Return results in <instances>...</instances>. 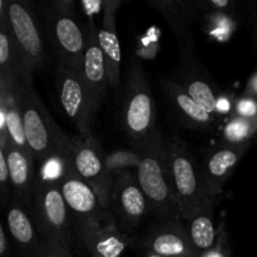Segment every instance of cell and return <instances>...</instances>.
<instances>
[{"label":"cell","mask_w":257,"mask_h":257,"mask_svg":"<svg viewBox=\"0 0 257 257\" xmlns=\"http://www.w3.org/2000/svg\"><path fill=\"white\" fill-rule=\"evenodd\" d=\"M122 122L135 142L152 135L156 128V103L143 68L133 63L127 72Z\"/></svg>","instance_id":"obj_6"},{"label":"cell","mask_w":257,"mask_h":257,"mask_svg":"<svg viewBox=\"0 0 257 257\" xmlns=\"http://www.w3.org/2000/svg\"><path fill=\"white\" fill-rule=\"evenodd\" d=\"M12 197V185H10L9 167H8L7 156L3 150H0V202L3 208H9L13 201Z\"/></svg>","instance_id":"obj_27"},{"label":"cell","mask_w":257,"mask_h":257,"mask_svg":"<svg viewBox=\"0 0 257 257\" xmlns=\"http://www.w3.org/2000/svg\"><path fill=\"white\" fill-rule=\"evenodd\" d=\"M105 156L107 153L94 136L88 138L73 137L70 157L74 172L94 190L103 207L109 211L110 191L114 177L108 171Z\"/></svg>","instance_id":"obj_8"},{"label":"cell","mask_w":257,"mask_h":257,"mask_svg":"<svg viewBox=\"0 0 257 257\" xmlns=\"http://www.w3.org/2000/svg\"><path fill=\"white\" fill-rule=\"evenodd\" d=\"M198 257H226L225 252H223L222 247H221V243H216L215 247H212L211 250L206 251V252L201 253Z\"/></svg>","instance_id":"obj_32"},{"label":"cell","mask_w":257,"mask_h":257,"mask_svg":"<svg viewBox=\"0 0 257 257\" xmlns=\"http://www.w3.org/2000/svg\"><path fill=\"white\" fill-rule=\"evenodd\" d=\"M108 171L114 177L117 173L124 171H137L141 165V156L136 148L133 150H118L105 156Z\"/></svg>","instance_id":"obj_26"},{"label":"cell","mask_w":257,"mask_h":257,"mask_svg":"<svg viewBox=\"0 0 257 257\" xmlns=\"http://www.w3.org/2000/svg\"><path fill=\"white\" fill-rule=\"evenodd\" d=\"M9 29L32 70L45 67V49L34 8L28 2H5Z\"/></svg>","instance_id":"obj_10"},{"label":"cell","mask_w":257,"mask_h":257,"mask_svg":"<svg viewBox=\"0 0 257 257\" xmlns=\"http://www.w3.org/2000/svg\"><path fill=\"white\" fill-rule=\"evenodd\" d=\"M122 5L120 0H104V9L102 14V27L98 28V39L104 58L109 88L117 92L120 77V62L122 50L115 29V14Z\"/></svg>","instance_id":"obj_18"},{"label":"cell","mask_w":257,"mask_h":257,"mask_svg":"<svg viewBox=\"0 0 257 257\" xmlns=\"http://www.w3.org/2000/svg\"><path fill=\"white\" fill-rule=\"evenodd\" d=\"M150 5L166 18L182 47L192 43L191 42L192 39H190V25L200 15L201 3L157 0V2H151Z\"/></svg>","instance_id":"obj_20"},{"label":"cell","mask_w":257,"mask_h":257,"mask_svg":"<svg viewBox=\"0 0 257 257\" xmlns=\"http://www.w3.org/2000/svg\"><path fill=\"white\" fill-rule=\"evenodd\" d=\"M243 95L257 98V72L253 73V74L250 77V79H248Z\"/></svg>","instance_id":"obj_31"},{"label":"cell","mask_w":257,"mask_h":257,"mask_svg":"<svg viewBox=\"0 0 257 257\" xmlns=\"http://www.w3.org/2000/svg\"><path fill=\"white\" fill-rule=\"evenodd\" d=\"M19 100L25 136L35 163L55 151H70L73 137L60 130L33 85L20 87Z\"/></svg>","instance_id":"obj_3"},{"label":"cell","mask_w":257,"mask_h":257,"mask_svg":"<svg viewBox=\"0 0 257 257\" xmlns=\"http://www.w3.org/2000/svg\"><path fill=\"white\" fill-rule=\"evenodd\" d=\"M135 148L141 156L137 177L147 200L148 212L156 222L185 223L171 181L167 146L162 132L156 130L145 140L136 142Z\"/></svg>","instance_id":"obj_1"},{"label":"cell","mask_w":257,"mask_h":257,"mask_svg":"<svg viewBox=\"0 0 257 257\" xmlns=\"http://www.w3.org/2000/svg\"><path fill=\"white\" fill-rule=\"evenodd\" d=\"M0 150L4 151L7 156L13 202L23 206L24 208H30L33 195L37 187L35 160L25 155L22 150L13 146L12 143Z\"/></svg>","instance_id":"obj_17"},{"label":"cell","mask_w":257,"mask_h":257,"mask_svg":"<svg viewBox=\"0 0 257 257\" xmlns=\"http://www.w3.org/2000/svg\"><path fill=\"white\" fill-rule=\"evenodd\" d=\"M109 211L122 232L136 236L143 217L148 212L147 200L138 182L137 171H124L114 176Z\"/></svg>","instance_id":"obj_9"},{"label":"cell","mask_w":257,"mask_h":257,"mask_svg":"<svg viewBox=\"0 0 257 257\" xmlns=\"http://www.w3.org/2000/svg\"><path fill=\"white\" fill-rule=\"evenodd\" d=\"M30 216L42 241L57 240L72 250L75 241L74 223L59 186L37 183Z\"/></svg>","instance_id":"obj_5"},{"label":"cell","mask_w":257,"mask_h":257,"mask_svg":"<svg viewBox=\"0 0 257 257\" xmlns=\"http://www.w3.org/2000/svg\"><path fill=\"white\" fill-rule=\"evenodd\" d=\"M215 200L206 198L197 215L186 223L191 242L198 253H203L216 246V230L213 226Z\"/></svg>","instance_id":"obj_23"},{"label":"cell","mask_w":257,"mask_h":257,"mask_svg":"<svg viewBox=\"0 0 257 257\" xmlns=\"http://www.w3.org/2000/svg\"><path fill=\"white\" fill-rule=\"evenodd\" d=\"M162 85L182 123L187 127L208 128L213 124L215 115L203 109L177 82L165 79L162 80Z\"/></svg>","instance_id":"obj_21"},{"label":"cell","mask_w":257,"mask_h":257,"mask_svg":"<svg viewBox=\"0 0 257 257\" xmlns=\"http://www.w3.org/2000/svg\"><path fill=\"white\" fill-rule=\"evenodd\" d=\"M75 240L92 257H120L128 247H135L137 236L122 232L117 223L73 221Z\"/></svg>","instance_id":"obj_11"},{"label":"cell","mask_w":257,"mask_h":257,"mask_svg":"<svg viewBox=\"0 0 257 257\" xmlns=\"http://www.w3.org/2000/svg\"><path fill=\"white\" fill-rule=\"evenodd\" d=\"M248 146L250 143L240 146L223 145L208 155L201 170L203 192L206 197L215 200L222 192L226 181L232 175Z\"/></svg>","instance_id":"obj_15"},{"label":"cell","mask_w":257,"mask_h":257,"mask_svg":"<svg viewBox=\"0 0 257 257\" xmlns=\"http://www.w3.org/2000/svg\"><path fill=\"white\" fill-rule=\"evenodd\" d=\"M45 30L50 45L63 63L75 72L82 70L85 50V25H82L73 0H55L44 10Z\"/></svg>","instance_id":"obj_2"},{"label":"cell","mask_w":257,"mask_h":257,"mask_svg":"<svg viewBox=\"0 0 257 257\" xmlns=\"http://www.w3.org/2000/svg\"><path fill=\"white\" fill-rule=\"evenodd\" d=\"M82 12L84 13L87 20H94V15L103 14L104 9V0H83L79 3Z\"/></svg>","instance_id":"obj_30"},{"label":"cell","mask_w":257,"mask_h":257,"mask_svg":"<svg viewBox=\"0 0 257 257\" xmlns=\"http://www.w3.org/2000/svg\"><path fill=\"white\" fill-rule=\"evenodd\" d=\"M55 88L59 103L69 122L77 128L79 137L92 135L94 115L98 112L82 74L63 63L55 65Z\"/></svg>","instance_id":"obj_7"},{"label":"cell","mask_w":257,"mask_h":257,"mask_svg":"<svg viewBox=\"0 0 257 257\" xmlns=\"http://www.w3.org/2000/svg\"><path fill=\"white\" fill-rule=\"evenodd\" d=\"M8 235L20 257H40L43 241L27 208L12 202L7 211Z\"/></svg>","instance_id":"obj_19"},{"label":"cell","mask_w":257,"mask_h":257,"mask_svg":"<svg viewBox=\"0 0 257 257\" xmlns=\"http://www.w3.org/2000/svg\"><path fill=\"white\" fill-rule=\"evenodd\" d=\"M166 146L171 181L186 225L197 215L208 197L203 192L201 171L196 168L185 141L176 135L170 136L166 138Z\"/></svg>","instance_id":"obj_4"},{"label":"cell","mask_w":257,"mask_h":257,"mask_svg":"<svg viewBox=\"0 0 257 257\" xmlns=\"http://www.w3.org/2000/svg\"><path fill=\"white\" fill-rule=\"evenodd\" d=\"M135 247L140 248L143 253L165 257L200 256L191 242L185 223H153L143 235L137 236Z\"/></svg>","instance_id":"obj_12"},{"label":"cell","mask_w":257,"mask_h":257,"mask_svg":"<svg viewBox=\"0 0 257 257\" xmlns=\"http://www.w3.org/2000/svg\"><path fill=\"white\" fill-rule=\"evenodd\" d=\"M256 133L257 118L256 119H247V118L232 117L223 128L225 145H247Z\"/></svg>","instance_id":"obj_25"},{"label":"cell","mask_w":257,"mask_h":257,"mask_svg":"<svg viewBox=\"0 0 257 257\" xmlns=\"http://www.w3.org/2000/svg\"><path fill=\"white\" fill-rule=\"evenodd\" d=\"M233 117L256 119L257 118V98L242 95L233 105Z\"/></svg>","instance_id":"obj_28"},{"label":"cell","mask_w":257,"mask_h":257,"mask_svg":"<svg viewBox=\"0 0 257 257\" xmlns=\"http://www.w3.org/2000/svg\"><path fill=\"white\" fill-rule=\"evenodd\" d=\"M80 74L92 95L95 108L99 109L109 88V82L94 20H87L85 23V50Z\"/></svg>","instance_id":"obj_14"},{"label":"cell","mask_w":257,"mask_h":257,"mask_svg":"<svg viewBox=\"0 0 257 257\" xmlns=\"http://www.w3.org/2000/svg\"><path fill=\"white\" fill-rule=\"evenodd\" d=\"M182 58L188 63L186 69L181 75V83L178 84L210 114H217V94L211 80L202 74L201 70L195 69L190 62V57L182 53Z\"/></svg>","instance_id":"obj_22"},{"label":"cell","mask_w":257,"mask_h":257,"mask_svg":"<svg viewBox=\"0 0 257 257\" xmlns=\"http://www.w3.org/2000/svg\"><path fill=\"white\" fill-rule=\"evenodd\" d=\"M74 171L70 151H55L39 162L37 170V183L60 185L69 173Z\"/></svg>","instance_id":"obj_24"},{"label":"cell","mask_w":257,"mask_h":257,"mask_svg":"<svg viewBox=\"0 0 257 257\" xmlns=\"http://www.w3.org/2000/svg\"><path fill=\"white\" fill-rule=\"evenodd\" d=\"M143 257H165V256L155 255V253H143Z\"/></svg>","instance_id":"obj_34"},{"label":"cell","mask_w":257,"mask_h":257,"mask_svg":"<svg viewBox=\"0 0 257 257\" xmlns=\"http://www.w3.org/2000/svg\"><path fill=\"white\" fill-rule=\"evenodd\" d=\"M40 257H73L72 250L57 240L43 241Z\"/></svg>","instance_id":"obj_29"},{"label":"cell","mask_w":257,"mask_h":257,"mask_svg":"<svg viewBox=\"0 0 257 257\" xmlns=\"http://www.w3.org/2000/svg\"><path fill=\"white\" fill-rule=\"evenodd\" d=\"M33 70L15 44L9 29L4 0L0 2V80L33 85Z\"/></svg>","instance_id":"obj_16"},{"label":"cell","mask_w":257,"mask_h":257,"mask_svg":"<svg viewBox=\"0 0 257 257\" xmlns=\"http://www.w3.org/2000/svg\"><path fill=\"white\" fill-rule=\"evenodd\" d=\"M73 221L94 223H115L112 212L100 203L99 197L88 183L73 171L59 185Z\"/></svg>","instance_id":"obj_13"},{"label":"cell","mask_w":257,"mask_h":257,"mask_svg":"<svg viewBox=\"0 0 257 257\" xmlns=\"http://www.w3.org/2000/svg\"><path fill=\"white\" fill-rule=\"evenodd\" d=\"M231 103L227 98H217V113H227L231 109Z\"/></svg>","instance_id":"obj_33"}]
</instances>
